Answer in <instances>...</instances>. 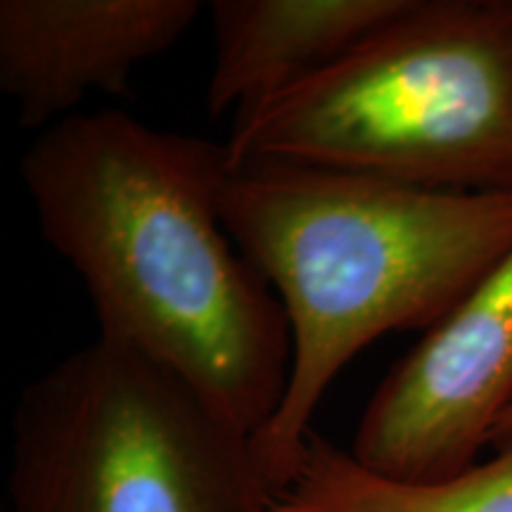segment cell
Instances as JSON below:
<instances>
[{
    "label": "cell",
    "mask_w": 512,
    "mask_h": 512,
    "mask_svg": "<svg viewBox=\"0 0 512 512\" xmlns=\"http://www.w3.org/2000/svg\"><path fill=\"white\" fill-rule=\"evenodd\" d=\"M19 171L100 337L183 377L254 437L285 394L292 339L283 304L223 223L226 143L119 110L79 112L43 128Z\"/></svg>",
    "instance_id": "1"
},
{
    "label": "cell",
    "mask_w": 512,
    "mask_h": 512,
    "mask_svg": "<svg viewBox=\"0 0 512 512\" xmlns=\"http://www.w3.org/2000/svg\"><path fill=\"white\" fill-rule=\"evenodd\" d=\"M221 216L290 325L285 394L252 437L273 501L302 467L313 415L351 358L389 332H430L512 249V192L292 162L230 164Z\"/></svg>",
    "instance_id": "2"
},
{
    "label": "cell",
    "mask_w": 512,
    "mask_h": 512,
    "mask_svg": "<svg viewBox=\"0 0 512 512\" xmlns=\"http://www.w3.org/2000/svg\"><path fill=\"white\" fill-rule=\"evenodd\" d=\"M230 164L512 192V0H411L328 67L235 114Z\"/></svg>",
    "instance_id": "3"
},
{
    "label": "cell",
    "mask_w": 512,
    "mask_h": 512,
    "mask_svg": "<svg viewBox=\"0 0 512 512\" xmlns=\"http://www.w3.org/2000/svg\"><path fill=\"white\" fill-rule=\"evenodd\" d=\"M12 512H271L252 437L183 377L100 337L19 396Z\"/></svg>",
    "instance_id": "4"
},
{
    "label": "cell",
    "mask_w": 512,
    "mask_h": 512,
    "mask_svg": "<svg viewBox=\"0 0 512 512\" xmlns=\"http://www.w3.org/2000/svg\"><path fill=\"white\" fill-rule=\"evenodd\" d=\"M512 403V249L377 384L351 456L380 475L437 482L477 465Z\"/></svg>",
    "instance_id": "5"
},
{
    "label": "cell",
    "mask_w": 512,
    "mask_h": 512,
    "mask_svg": "<svg viewBox=\"0 0 512 512\" xmlns=\"http://www.w3.org/2000/svg\"><path fill=\"white\" fill-rule=\"evenodd\" d=\"M200 0H3L0 91L19 124L48 128L88 93L126 95L140 62L176 46Z\"/></svg>",
    "instance_id": "6"
},
{
    "label": "cell",
    "mask_w": 512,
    "mask_h": 512,
    "mask_svg": "<svg viewBox=\"0 0 512 512\" xmlns=\"http://www.w3.org/2000/svg\"><path fill=\"white\" fill-rule=\"evenodd\" d=\"M411 0H211V117L328 67L406 10Z\"/></svg>",
    "instance_id": "7"
},
{
    "label": "cell",
    "mask_w": 512,
    "mask_h": 512,
    "mask_svg": "<svg viewBox=\"0 0 512 512\" xmlns=\"http://www.w3.org/2000/svg\"><path fill=\"white\" fill-rule=\"evenodd\" d=\"M271 512H512V444L453 477L406 482L313 432L302 467Z\"/></svg>",
    "instance_id": "8"
},
{
    "label": "cell",
    "mask_w": 512,
    "mask_h": 512,
    "mask_svg": "<svg viewBox=\"0 0 512 512\" xmlns=\"http://www.w3.org/2000/svg\"><path fill=\"white\" fill-rule=\"evenodd\" d=\"M512 444V403L510 408L501 415V420H498L496 430H494V437H491V446L496 448H503Z\"/></svg>",
    "instance_id": "9"
}]
</instances>
